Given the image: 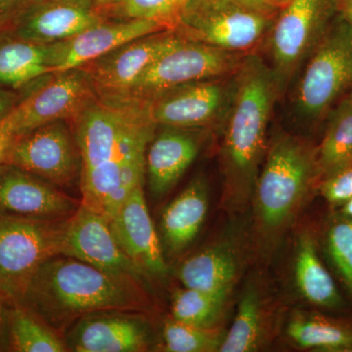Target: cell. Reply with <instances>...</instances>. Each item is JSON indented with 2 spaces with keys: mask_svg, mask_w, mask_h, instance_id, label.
Segmentation results:
<instances>
[{
  "mask_svg": "<svg viewBox=\"0 0 352 352\" xmlns=\"http://www.w3.org/2000/svg\"><path fill=\"white\" fill-rule=\"evenodd\" d=\"M71 122L82 160V205L110 222L145 183L146 151L157 126L149 102L96 94Z\"/></svg>",
  "mask_w": 352,
  "mask_h": 352,
  "instance_id": "1",
  "label": "cell"
},
{
  "mask_svg": "<svg viewBox=\"0 0 352 352\" xmlns=\"http://www.w3.org/2000/svg\"><path fill=\"white\" fill-rule=\"evenodd\" d=\"M149 294L129 280L57 254L36 270L16 305L28 308L61 332L94 312L148 311L152 307Z\"/></svg>",
  "mask_w": 352,
  "mask_h": 352,
  "instance_id": "2",
  "label": "cell"
},
{
  "mask_svg": "<svg viewBox=\"0 0 352 352\" xmlns=\"http://www.w3.org/2000/svg\"><path fill=\"white\" fill-rule=\"evenodd\" d=\"M281 82L258 56L245 58L235 76L221 147L222 207L242 212L252 201L267 152L266 134Z\"/></svg>",
  "mask_w": 352,
  "mask_h": 352,
  "instance_id": "3",
  "label": "cell"
},
{
  "mask_svg": "<svg viewBox=\"0 0 352 352\" xmlns=\"http://www.w3.org/2000/svg\"><path fill=\"white\" fill-rule=\"evenodd\" d=\"M321 182L316 147L289 134H280L267 148L252 204V238L266 254L295 224Z\"/></svg>",
  "mask_w": 352,
  "mask_h": 352,
  "instance_id": "4",
  "label": "cell"
},
{
  "mask_svg": "<svg viewBox=\"0 0 352 352\" xmlns=\"http://www.w3.org/2000/svg\"><path fill=\"white\" fill-rule=\"evenodd\" d=\"M68 220L0 215V294L11 305L20 302L36 270L61 254Z\"/></svg>",
  "mask_w": 352,
  "mask_h": 352,
  "instance_id": "5",
  "label": "cell"
},
{
  "mask_svg": "<svg viewBox=\"0 0 352 352\" xmlns=\"http://www.w3.org/2000/svg\"><path fill=\"white\" fill-rule=\"evenodd\" d=\"M270 16L234 0H187L173 31L185 41L242 53L261 43Z\"/></svg>",
  "mask_w": 352,
  "mask_h": 352,
  "instance_id": "6",
  "label": "cell"
},
{
  "mask_svg": "<svg viewBox=\"0 0 352 352\" xmlns=\"http://www.w3.org/2000/svg\"><path fill=\"white\" fill-rule=\"evenodd\" d=\"M352 89V25L342 18L331 25L310 55L296 94L298 112L316 122Z\"/></svg>",
  "mask_w": 352,
  "mask_h": 352,
  "instance_id": "7",
  "label": "cell"
},
{
  "mask_svg": "<svg viewBox=\"0 0 352 352\" xmlns=\"http://www.w3.org/2000/svg\"><path fill=\"white\" fill-rule=\"evenodd\" d=\"M244 60L241 53L180 38L142 72L124 95L151 100L179 85L229 76Z\"/></svg>",
  "mask_w": 352,
  "mask_h": 352,
  "instance_id": "8",
  "label": "cell"
},
{
  "mask_svg": "<svg viewBox=\"0 0 352 352\" xmlns=\"http://www.w3.org/2000/svg\"><path fill=\"white\" fill-rule=\"evenodd\" d=\"M4 164L64 188L80 179L82 160L73 126L58 120L15 136Z\"/></svg>",
  "mask_w": 352,
  "mask_h": 352,
  "instance_id": "9",
  "label": "cell"
},
{
  "mask_svg": "<svg viewBox=\"0 0 352 352\" xmlns=\"http://www.w3.org/2000/svg\"><path fill=\"white\" fill-rule=\"evenodd\" d=\"M85 68L50 74L46 82L22 97L4 120L18 136L58 120H72L96 95Z\"/></svg>",
  "mask_w": 352,
  "mask_h": 352,
  "instance_id": "10",
  "label": "cell"
},
{
  "mask_svg": "<svg viewBox=\"0 0 352 352\" xmlns=\"http://www.w3.org/2000/svg\"><path fill=\"white\" fill-rule=\"evenodd\" d=\"M61 254L85 261L104 272L129 280L150 292L151 279L127 256L110 222L80 205L67 224Z\"/></svg>",
  "mask_w": 352,
  "mask_h": 352,
  "instance_id": "11",
  "label": "cell"
},
{
  "mask_svg": "<svg viewBox=\"0 0 352 352\" xmlns=\"http://www.w3.org/2000/svg\"><path fill=\"white\" fill-rule=\"evenodd\" d=\"M226 78L186 83L157 95L148 100L152 120L157 126L180 129H203L214 124L232 101L235 82Z\"/></svg>",
  "mask_w": 352,
  "mask_h": 352,
  "instance_id": "12",
  "label": "cell"
},
{
  "mask_svg": "<svg viewBox=\"0 0 352 352\" xmlns=\"http://www.w3.org/2000/svg\"><path fill=\"white\" fill-rule=\"evenodd\" d=\"M327 0H289L271 32L274 72L280 82L310 56L329 29Z\"/></svg>",
  "mask_w": 352,
  "mask_h": 352,
  "instance_id": "13",
  "label": "cell"
},
{
  "mask_svg": "<svg viewBox=\"0 0 352 352\" xmlns=\"http://www.w3.org/2000/svg\"><path fill=\"white\" fill-rule=\"evenodd\" d=\"M65 332L69 351L142 352L154 342L151 324L142 312H94L80 317Z\"/></svg>",
  "mask_w": 352,
  "mask_h": 352,
  "instance_id": "14",
  "label": "cell"
},
{
  "mask_svg": "<svg viewBox=\"0 0 352 352\" xmlns=\"http://www.w3.org/2000/svg\"><path fill=\"white\" fill-rule=\"evenodd\" d=\"M12 21V38L52 44L73 38L105 18L94 0H36Z\"/></svg>",
  "mask_w": 352,
  "mask_h": 352,
  "instance_id": "15",
  "label": "cell"
},
{
  "mask_svg": "<svg viewBox=\"0 0 352 352\" xmlns=\"http://www.w3.org/2000/svg\"><path fill=\"white\" fill-rule=\"evenodd\" d=\"M168 30L173 29L156 20L103 21L73 38L47 44L51 74L82 68L122 44Z\"/></svg>",
  "mask_w": 352,
  "mask_h": 352,
  "instance_id": "16",
  "label": "cell"
},
{
  "mask_svg": "<svg viewBox=\"0 0 352 352\" xmlns=\"http://www.w3.org/2000/svg\"><path fill=\"white\" fill-rule=\"evenodd\" d=\"M82 205L61 188L16 166H0V215L68 219Z\"/></svg>",
  "mask_w": 352,
  "mask_h": 352,
  "instance_id": "17",
  "label": "cell"
},
{
  "mask_svg": "<svg viewBox=\"0 0 352 352\" xmlns=\"http://www.w3.org/2000/svg\"><path fill=\"white\" fill-rule=\"evenodd\" d=\"M179 39L173 30L148 34L122 44L82 68L97 94L124 95L142 72Z\"/></svg>",
  "mask_w": 352,
  "mask_h": 352,
  "instance_id": "18",
  "label": "cell"
},
{
  "mask_svg": "<svg viewBox=\"0 0 352 352\" xmlns=\"http://www.w3.org/2000/svg\"><path fill=\"white\" fill-rule=\"evenodd\" d=\"M110 226L127 256L150 279H163L168 274L161 241L146 203L144 185L127 197Z\"/></svg>",
  "mask_w": 352,
  "mask_h": 352,
  "instance_id": "19",
  "label": "cell"
},
{
  "mask_svg": "<svg viewBox=\"0 0 352 352\" xmlns=\"http://www.w3.org/2000/svg\"><path fill=\"white\" fill-rule=\"evenodd\" d=\"M146 151V179L155 200L168 195L195 161L205 141L201 129L163 126Z\"/></svg>",
  "mask_w": 352,
  "mask_h": 352,
  "instance_id": "20",
  "label": "cell"
},
{
  "mask_svg": "<svg viewBox=\"0 0 352 352\" xmlns=\"http://www.w3.org/2000/svg\"><path fill=\"white\" fill-rule=\"evenodd\" d=\"M278 312L261 280H252L241 296L235 318L224 336L220 352L258 351L274 338Z\"/></svg>",
  "mask_w": 352,
  "mask_h": 352,
  "instance_id": "21",
  "label": "cell"
},
{
  "mask_svg": "<svg viewBox=\"0 0 352 352\" xmlns=\"http://www.w3.org/2000/svg\"><path fill=\"white\" fill-rule=\"evenodd\" d=\"M243 270L239 244L221 240L183 261L178 280L183 287L230 296Z\"/></svg>",
  "mask_w": 352,
  "mask_h": 352,
  "instance_id": "22",
  "label": "cell"
},
{
  "mask_svg": "<svg viewBox=\"0 0 352 352\" xmlns=\"http://www.w3.org/2000/svg\"><path fill=\"white\" fill-rule=\"evenodd\" d=\"M294 278L303 300L320 311L338 312L346 302L321 256L318 235L303 229L296 241Z\"/></svg>",
  "mask_w": 352,
  "mask_h": 352,
  "instance_id": "23",
  "label": "cell"
},
{
  "mask_svg": "<svg viewBox=\"0 0 352 352\" xmlns=\"http://www.w3.org/2000/svg\"><path fill=\"white\" fill-rule=\"evenodd\" d=\"M208 189L203 177L195 178L164 208L161 233L168 252H182L196 239L207 217Z\"/></svg>",
  "mask_w": 352,
  "mask_h": 352,
  "instance_id": "24",
  "label": "cell"
},
{
  "mask_svg": "<svg viewBox=\"0 0 352 352\" xmlns=\"http://www.w3.org/2000/svg\"><path fill=\"white\" fill-rule=\"evenodd\" d=\"M287 337L305 351L352 352V317L320 310H296L289 317Z\"/></svg>",
  "mask_w": 352,
  "mask_h": 352,
  "instance_id": "25",
  "label": "cell"
},
{
  "mask_svg": "<svg viewBox=\"0 0 352 352\" xmlns=\"http://www.w3.org/2000/svg\"><path fill=\"white\" fill-rule=\"evenodd\" d=\"M50 74L47 44L12 36L0 43V87L18 89Z\"/></svg>",
  "mask_w": 352,
  "mask_h": 352,
  "instance_id": "26",
  "label": "cell"
},
{
  "mask_svg": "<svg viewBox=\"0 0 352 352\" xmlns=\"http://www.w3.org/2000/svg\"><path fill=\"white\" fill-rule=\"evenodd\" d=\"M316 160L321 182L352 164V107L344 99L330 115Z\"/></svg>",
  "mask_w": 352,
  "mask_h": 352,
  "instance_id": "27",
  "label": "cell"
},
{
  "mask_svg": "<svg viewBox=\"0 0 352 352\" xmlns=\"http://www.w3.org/2000/svg\"><path fill=\"white\" fill-rule=\"evenodd\" d=\"M9 351H69L64 337L41 317L21 305H12L9 319Z\"/></svg>",
  "mask_w": 352,
  "mask_h": 352,
  "instance_id": "28",
  "label": "cell"
},
{
  "mask_svg": "<svg viewBox=\"0 0 352 352\" xmlns=\"http://www.w3.org/2000/svg\"><path fill=\"white\" fill-rule=\"evenodd\" d=\"M318 239L322 254L352 302V219L333 210Z\"/></svg>",
  "mask_w": 352,
  "mask_h": 352,
  "instance_id": "29",
  "label": "cell"
},
{
  "mask_svg": "<svg viewBox=\"0 0 352 352\" xmlns=\"http://www.w3.org/2000/svg\"><path fill=\"white\" fill-rule=\"evenodd\" d=\"M228 295L208 293L200 289H176L171 300L173 318L201 328H219L226 314Z\"/></svg>",
  "mask_w": 352,
  "mask_h": 352,
  "instance_id": "30",
  "label": "cell"
},
{
  "mask_svg": "<svg viewBox=\"0 0 352 352\" xmlns=\"http://www.w3.org/2000/svg\"><path fill=\"white\" fill-rule=\"evenodd\" d=\"M224 333L219 328H201L175 319L164 322L163 342L168 352L219 351Z\"/></svg>",
  "mask_w": 352,
  "mask_h": 352,
  "instance_id": "31",
  "label": "cell"
},
{
  "mask_svg": "<svg viewBox=\"0 0 352 352\" xmlns=\"http://www.w3.org/2000/svg\"><path fill=\"white\" fill-rule=\"evenodd\" d=\"M187 0H120L126 19L156 20L173 30Z\"/></svg>",
  "mask_w": 352,
  "mask_h": 352,
  "instance_id": "32",
  "label": "cell"
},
{
  "mask_svg": "<svg viewBox=\"0 0 352 352\" xmlns=\"http://www.w3.org/2000/svg\"><path fill=\"white\" fill-rule=\"evenodd\" d=\"M318 191L333 210L352 198V164L319 183Z\"/></svg>",
  "mask_w": 352,
  "mask_h": 352,
  "instance_id": "33",
  "label": "cell"
},
{
  "mask_svg": "<svg viewBox=\"0 0 352 352\" xmlns=\"http://www.w3.org/2000/svg\"><path fill=\"white\" fill-rule=\"evenodd\" d=\"M12 305L0 294V351H9V319Z\"/></svg>",
  "mask_w": 352,
  "mask_h": 352,
  "instance_id": "34",
  "label": "cell"
},
{
  "mask_svg": "<svg viewBox=\"0 0 352 352\" xmlns=\"http://www.w3.org/2000/svg\"><path fill=\"white\" fill-rule=\"evenodd\" d=\"M36 0H0V19L12 20L17 14Z\"/></svg>",
  "mask_w": 352,
  "mask_h": 352,
  "instance_id": "35",
  "label": "cell"
},
{
  "mask_svg": "<svg viewBox=\"0 0 352 352\" xmlns=\"http://www.w3.org/2000/svg\"><path fill=\"white\" fill-rule=\"evenodd\" d=\"M21 98L10 88L0 87V120L4 119L15 108Z\"/></svg>",
  "mask_w": 352,
  "mask_h": 352,
  "instance_id": "36",
  "label": "cell"
},
{
  "mask_svg": "<svg viewBox=\"0 0 352 352\" xmlns=\"http://www.w3.org/2000/svg\"><path fill=\"white\" fill-rule=\"evenodd\" d=\"M14 138H15V135L7 126L6 120H0V166L4 164L7 152H8Z\"/></svg>",
  "mask_w": 352,
  "mask_h": 352,
  "instance_id": "37",
  "label": "cell"
},
{
  "mask_svg": "<svg viewBox=\"0 0 352 352\" xmlns=\"http://www.w3.org/2000/svg\"><path fill=\"white\" fill-rule=\"evenodd\" d=\"M245 6L263 10L264 12L272 13L274 10L275 2L273 0H234Z\"/></svg>",
  "mask_w": 352,
  "mask_h": 352,
  "instance_id": "38",
  "label": "cell"
},
{
  "mask_svg": "<svg viewBox=\"0 0 352 352\" xmlns=\"http://www.w3.org/2000/svg\"><path fill=\"white\" fill-rule=\"evenodd\" d=\"M342 18L352 25V0H344L342 6Z\"/></svg>",
  "mask_w": 352,
  "mask_h": 352,
  "instance_id": "39",
  "label": "cell"
},
{
  "mask_svg": "<svg viewBox=\"0 0 352 352\" xmlns=\"http://www.w3.org/2000/svg\"><path fill=\"white\" fill-rule=\"evenodd\" d=\"M338 212H340L344 217H349V219H352V198L349 199L346 203H344L342 207L339 208H336Z\"/></svg>",
  "mask_w": 352,
  "mask_h": 352,
  "instance_id": "40",
  "label": "cell"
},
{
  "mask_svg": "<svg viewBox=\"0 0 352 352\" xmlns=\"http://www.w3.org/2000/svg\"><path fill=\"white\" fill-rule=\"evenodd\" d=\"M120 0H94L95 6L100 10L101 7L116 6L119 3Z\"/></svg>",
  "mask_w": 352,
  "mask_h": 352,
  "instance_id": "41",
  "label": "cell"
},
{
  "mask_svg": "<svg viewBox=\"0 0 352 352\" xmlns=\"http://www.w3.org/2000/svg\"><path fill=\"white\" fill-rule=\"evenodd\" d=\"M344 100L347 102V103L349 104V105L352 107V89L351 90V92H349V94L346 95V97H344Z\"/></svg>",
  "mask_w": 352,
  "mask_h": 352,
  "instance_id": "42",
  "label": "cell"
},
{
  "mask_svg": "<svg viewBox=\"0 0 352 352\" xmlns=\"http://www.w3.org/2000/svg\"><path fill=\"white\" fill-rule=\"evenodd\" d=\"M7 21L3 19H0V30L6 25Z\"/></svg>",
  "mask_w": 352,
  "mask_h": 352,
  "instance_id": "43",
  "label": "cell"
},
{
  "mask_svg": "<svg viewBox=\"0 0 352 352\" xmlns=\"http://www.w3.org/2000/svg\"><path fill=\"white\" fill-rule=\"evenodd\" d=\"M273 1H274V2H276V1H289V0H273Z\"/></svg>",
  "mask_w": 352,
  "mask_h": 352,
  "instance_id": "44",
  "label": "cell"
}]
</instances>
